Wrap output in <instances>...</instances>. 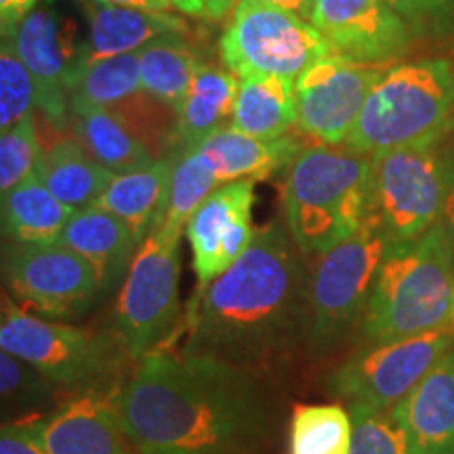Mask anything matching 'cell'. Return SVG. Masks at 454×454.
<instances>
[{
    "label": "cell",
    "instance_id": "1",
    "mask_svg": "<svg viewBox=\"0 0 454 454\" xmlns=\"http://www.w3.org/2000/svg\"><path fill=\"white\" fill-rule=\"evenodd\" d=\"M137 454H247L265 412L244 366L190 351H156L114 394Z\"/></svg>",
    "mask_w": 454,
    "mask_h": 454
},
{
    "label": "cell",
    "instance_id": "2",
    "mask_svg": "<svg viewBox=\"0 0 454 454\" xmlns=\"http://www.w3.org/2000/svg\"><path fill=\"white\" fill-rule=\"evenodd\" d=\"M308 286L297 244L271 221L219 278L198 288L187 305L181 351L211 356L247 368L284 343L299 325Z\"/></svg>",
    "mask_w": 454,
    "mask_h": 454
},
{
    "label": "cell",
    "instance_id": "3",
    "mask_svg": "<svg viewBox=\"0 0 454 454\" xmlns=\"http://www.w3.org/2000/svg\"><path fill=\"white\" fill-rule=\"evenodd\" d=\"M454 316V251L444 225L389 248L371 299L362 334L371 345L417 337L450 325Z\"/></svg>",
    "mask_w": 454,
    "mask_h": 454
},
{
    "label": "cell",
    "instance_id": "4",
    "mask_svg": "<svg viewBox=\"0 0 454 454\" xmlns=\"http://www.w3.org/2000/svg\"><path fill=\"white\" fill-rule=\"evenodd\" d=\"M371 156L345 144H311L286 167V230L305 254H322L354 234L366 217Z\"/></svg>",
    "mask_w": 454,
    "mask_h": 454
},
{
    "label": "cell",
    "instance_id": "5",
    "mask_svg": "<svg viewBox=\"0 0 454 454\" xmlns=\"http://www.w3.org/2000/svg\"><path fill=\"white\" fill-rule=\"evenodd\" d=\"M454 114V70L444 59L391 67L374 84L345 145L360 154L434 145Z\"/></svg>",
    "mask_w": 454,
    "mask_h": 454
},
{
    "label": "cell",
    "instance_id": "6",
    "mask_svg": "<svg viewBox=\"0 0 454 454\" xmlns=\"http://www.w3.org/2000/svg\"><path fill=\"white\" fill-rule=\"evenodd\" d=\"M0 348L70 394H114L130 356L118 333H98L11 303L0 314Z\"/></svg>",
    "mask_w": 454,
    "mask_h": 454
},
{
    "label": "cell",
    "instance_id": "7",
    "mask_svg": "<svg viewBox=\"0 0 454 454\" xmlns=\"http://www.w3.org/2000/svg\"><path fill=\"white\" fill-rule=\"evenodd\" d=\"M184 231L156 225L139 244L116 301V333L130 360L167 348L179 328V244Z\"/></svg>",
    "mask_w": 454,
    "mask_h": 454
},
{
    "label": "cell",
    "instance_id": "8",
    "mask_svg": "<svg viewBox=\"0 0 454 454\" xmlns=\"http://www.w3.org/2000/svg\"><path fill=\"white\" fill-rule=\"evenodd\" d=\"M391 247L387 231L366 215L354 234L317 254L308 282V326L316 345L337 343L364 317L374 280Z\"/></svg>",
    "mask_w": 454,
    "mask_h": 454
},
{
    "label": "cell",
    "instance_id": "9",
    "mask_svg": "<svg viewBox=\"0 0 454 454\" xmlns=\"http://www.w3.org/2000/svg\"><path fill=\"white\" fill-rule=\"evenodd\" d=\"M219 53L225 70L238 78L261 74L297 81L333 49L309 20L293 11L238 0Z\"/></svg>",
    "mask_w": 454,
    "mask_h": 454
},
{
    "label": "cell",
    "instance_id": "10",
    "mask_svg": "<svg viewBox=\"0 0 454 454\" xmlns=\"http://www.w3.org/2000/svg\"><path fill=\"white\" fill-rule=\"evenodd\" d=\"M446 192V162L434 145H408L371 156L368 204L391 242L423 236L440 221Z\"/></svg>",
    "mask_w": 454,
    "mask_h": 454
},
{
    "label": "cell",
    "instance_id": "11",
    "mask_svg": "<svg viewBox=\"0 0 454 454\" xmlns=\"http://www.w3.org/2000/svg\"><path fill=\"white\" fill-rule=\"evenodd\" d=\"M452 340L450 322L417 337L377 343L340 364L331 387L348 402L349 414L391 411L450 349Z\"/></svg>",
    "mask_w": 454,
    "mask_h": 454
},
{
    "label": "cell",
    "instance_id": "12",
    "mask_svg": "<svg viewBox=\"0 0 454 454\" xmlns=\"http://www.w3.org/2000/svg\"><path fill=\"white\" fill-rule=\"evenodd\" d=\"M0 278L21 309L43 317H76L99 293L98 276L64 244H7Z\"/></svg>",
    "mask_w": 454,
    "mask_h": 454
},
{
    "label": "cell",
    "instance_id": "13",
    "mask_svg": "<svg viewBox=\"0 0 454 454\" xmlns=\"http://www.w3.org/2000/svg\"><path fill=\"white\" fill-rule=\"evenodd\" d=\"M9 43L30 72L36 110L51 127L59 129L70 112V90L87 66V41L78 34L76 21L43 3L17 26Z\"/></svg>",
    "mask_w": 454,
    "mask_h": 454
},
{
    "label": "cell",
    "instance_id": "14",
    "mask_svg": "<svg viewBox=\"0 0 454 454\" xmlns=\"http://www.w3.org/2000/svg\"><path fill=\"white\" fill-rule=\"evenodd\" d=\"M385 72V64H364L337 53L317 59L294 81L301 133L316 144H345Z\"/></svg>",
    "mask_w": 454,
    "mask_h": 454
},
{
    "label": "cell",
    "instance_id": "15",
    "mask_svg": "<svg viewBox=\"0 0 454 454\" xmlns=\"http://www.w3.org/2000/svg\"><path fill=\"white\" fill-rule=\"evenodd\" d=\"M254 181H231L217 187L185 225L198 288L230 270L254 240Z\"/></svg>",
    "mask_w": 454,
    "mask_h": 454
},
{
    "label": "cell",
    "instance_id": "16",
    "mask_svg": "<svg viewBox=\"0 0 454 454\" xmlns=\"http://www.w3.org/2000/svg\"><path fill=\"white\" fill-rule=\"evenodd\" d=\"M309 21L333 53L364 64H387L411 43L406 21L387 0H314Z\"/></svg>",
    "mask_w": 454,
    "mask_h": 454
},
{
    "label": "cell",
    "instance_id": "17",
    "mask_svg": "<svg viewBox=\"0 0 454 454\" xmlns=\"http://www.w3.org/2000/svg\"><path fill=\"white\" fill-rule=\"evenodd\" d=\"M116 394V391H114ZM114 394H78L32 427L49 454H137L118 419Z\"/></svg>",
    "mask_w": 454,
    "mask_h": 454
},
{
    "label": "cell",
    "instance_id": "18",
    "mask_svg": "<svg viewBox=\"0 0 454 454\" xmlns=\"http://www.w3.org/2000/svg\"><path fill=\"white\" fill-rule=\"evenodd\" d=\"M414 454H454V349L391 408Z\"/></svg>",
    "mask_w": 454,
    "mask_h": 454
},
{
    "label": "cell",
    "instance_id": "19",
    "mask_svg": "<svg viewBox=\"0 0 454 454\" xmlns=\"http://www.w3.org/2000/svg\"><path fill=\"white\" fill-rule=\"evenodd\" d=\"M57 242L81 254L93 268L99 291H110L121 282L139 248L129 227L98 204L74 211Z\"/></svg>",
    "mask_w": 454,
    "mask_h": 454
},
{
    "label": "cell",
    "instance_id": "20",
    "mask_svg": "<svg viewBox=\"0 0 454 454\" xmlns=\"http://www.w3.org/2000/svg\"><path fill=\"white\" fill-rule=\"evenodd\" d=\"M87 7V66L107 57L135 53L167 34H185L187 24L168 11H145L82 0ZM84 66V67H87Z\"/></svg>",
    "mask_w": 454,
    "mask_h": 454
},
{
    "label": "cell",
    "instance_id": "21",
    "mask_svg": "<svg viewBox=\"0 0 454 454\" xmlns=\"http://www.w3.org/2000/svg\"><path fill=\"white\" fill-rule=\"evenodd\" d=\"M238 76L225 67L198 59L184 106L179 107L173 133V152L196 150L231 122L238 93Z\"/></svg>",
    "mask_w": 454,
    "mask_h": 454
},
{
    "label": "cell",
    "instance_id": "22",
    "mask_svg": "<svg viewBox=\"0 0 454 454\" xmlns=\"http://www.w3.org/2000/svg\"><path fill=\"white\" fill-rule=\"evenodd\" d=\"M177 158L179 152H170L150 167L116 175L98 200V207L116 215L129 227L137 244L144 242L164 217Z\"/></svg>",
    "mask_w": 454,
    "mask_h": 454
},
{
    "label": "cell",
    "instance_id": "23",
    "mask_svg": "<svg viewBox=\"0 0 454 454\" xmlns=\"http://www.w3.org/2000/svg\"><path fill=\"white\" fill-rule=\"evenodd\" d=\"M200 150L211 160L219 185L231 181H263L274 177L294 160L303 150L293 135L278 139H259L238 133L234 129H221L213 137L202 141Z\"/></svg>",
    "mask_w": 454,
    "mask_h": 454
},
{
    "label": "cell",
    "instance_id": "24",
    "mask_svg": "<svg viewBox=\"0 0 454 454\" xmlns=\"http://www.w3.org/2000/svg\"><path fill=\"white\" fill-rule=\"evenodd\" d=\"M38 175L61 204L72 211L93 207L116 175L95 160L76 137L41 144Z\"/></svg>",
    "mask_w": 454,
    "mask_h": 454
},
{
    "label": "cell",
    "instance_id": "25",
    "mask_svg": "<svg viewBox=\"0 0 454 454\" xmlns=\"http://www.w3.org/2000/svg\"><path fill=\"white\" fill-rule=\"evenodd\" d=\"M72 213L51 194L36 170L0 198V238L9 244H53Z\"/></svg>",
    "mask_w": 454,
    "mask_h": 454
},
{
    "label": "cell",
    "instance_id": "26",
    "mask_svg": "<svg viewBox=\"0 0 454 454\" xmlns=\"http://www.w3.org/2000/svg\"><path fill=\"white\" fill-rule=\"evenodd\" d=\"M230 129L259 139H278L297 124L294 81L280 76L238 78Z\"/></svg>",
    "mask_w": 454,
    "mask_h": 454
},
{
    "label": "cell",
    "instance_id": "27",
    "mask_svg": "<svg viewBox=\"0 0 454 454\" xmlns=\"http://www.w3.org/2000/svg\"><path fill=\"white\" fill-rule=\"evenodd\" d=\"M198 64L185 34H167L139 51L141 90L175 114L184 106Z\"/></svg>",
    "mask_w": 454,
    "mask_h": 454
},
{
    "label": "cell",
    "instance_id": "28",
    "mask_svg": "<svg viewBox=\"0 0 454 454\" xmlns=\"http://www.w3.org/2000/svg\"><path fill=\"white\" fill-rule=\"evenodd\" d=\"M74 137L114 175L133 173L158 160L144 141L110 110L74 116Z\"/></svg>",
    "mask_w": 454,
    "mask_h": 454
},
{
    "label": "cell",
    "instance_id": "29",
    "mask_svg": "<svg viewBox=\"0 0 454 454\" xmlns=\"http://www.w3.org/2000/svg\"><path fill=\"white\" fill-rule=\"evenodd\" d=\"M139 90V51H135V53L107 57L84 67L70 90L67 107L72 116L112 110L137 95Z\"/></svg>",
    "mask_w": 454,
    "mask_h": 454
},
{
    "label": "cell",
    "instance_id": "30",
    "mask_svg": "<svg viewBox=\"0 0 454 454\" xmlns=\"http://www.w3.org/2000/svg\"><path fill=\"white\" fill-rule=\"evenodd\" d=\"M59 391L30 364L0 348V421L4 425L44 417Z\"/></svg>",
    "mask_w": 454,
    "mask_h": 454
},
{
    "label": "cell",
    "instance_id": "31",
    "mask_svg": "<svg viewBox=\"0 0 454 454\" xmlns=\"http://www.w3.org/2000/svg\"><path fill=\"white\" fill-rule=\"evenodd\" d=\"M351 414L339 404L297 406L291 419V454H349Z\"/></svg>",
    "mask_w": 454,
    "mask_h": 454
},
{
    "label": "cell",
    "instance_id": "32",
    "mask_svg": "<svg viewBox=\"0 0 454 454\" xmlns=\"http://www.w3.org/2000/svg\"><path fill=\"white\" fill-rule=\"evenodd\" d=\"M217 187L221 185L217 181V175H215L213 164L200 147L179 154L173 168V179H170L167 211H164L160 223L184 231L187 221L196 213V208Z\"/></svg>",
    "mask_w": 454,
    "mask_h": 454
},
{
    "label": "cell",
    "instance_id": "33",
    "mask_svg": "<svg viewBox=\"0 0 454 454\" xmlns=\"http://www.w3.org/2000/svg\"><path fill=\"white\" fill-rule=\"evenodd\" d=\"M36 110L30 72L17 57L9 38H0V135L17 127Z\"/></svg>",
    "mask_w": 454,
    "mask_h": 454
},
{
    "label": "cell",
    "instance_id": "34",
    "mask_svg": "<svg viewBox=\"0 0 454 454\" xmlns=\"http://www.w3.org/2000/svg\"><path fill=\"white\" fill-rule=\"evenodd\" d=\"M41 152L34 114L0 135V198L36 173Z\"/></svg>",
    "mask_w": 454,
    "mask_h": 454
},
{
    "label": "cell",
    "instance_id": "35",
    "mask_svg": "<svg viewBox=\"0 0 454 454\" xmlns=\"http://www.w3.org/2000/svg\"><path fill=\"white\" fill-rule=\"evenodd\" d=\"M351 421L349 454H414L406 431L391 411L351 414Z\"/></svg>",
    "mask_w": 454,
    "mask_h": 454
},
{
    "label": "cell",
    "instance_id": "36",
    "mask_svg": "<svg viewBox=\"0 0 454 454\" xmlns=\"http://www.w3.org/2000/svg\"><path fill=\"white\" fill-rule=\"evenodd\" d=\"M0 454H49L44 450L32 421L0 425Z\"/></svg>",
    "mask_w": 454,
    "mask_h": 454
},
{
    "label": "cell",
    "instance_id": "37",
    "mask_svg": "<svg viewBox=\"0 0 454 454\" xmlns=\"http://www.w3.org/2000/svg\"><path fill=\"white\" fill-rule=\"evenodd\" d=\"M44 0H0V38H9L17 26Z\"/></svg>",
    "mask_w": 454,
    "mask_h": 454
},
{
    "label": "cell",
    "instance_id": "38",
    "mask_svg": "<svg viewBox=\"0 0 454 454\" xmlns=\"http://www.w3.org/2000/svg\"><path fill=\"white\" fill-rule=\"evenodd\" d=\"M440 223L444 225L448 240L452 244L454 251V160L446 162V192H444V204H442Z\"/></svg>",
    "mask_w": 454,
    "mask_h": 454
},
{
    "label": "cell",
    "instance_id": "39",
    "mask_svg": "<svg viewBox=\"0 0 454 454\" xmlns=\"http://www.w3.org/2000/svg\"><path fill=\"white\" fill-rule=\"evenodd\" d=\"M450 0H387V4L400 15H425L444 9Z\"/></svg>",
    "mask_w": 454,
    "mask_h": 454
},
{
    "label": "cell",
    "instance_id": "40",
    "mask_svg": "<svg viewBox=\"0 0 454 454\" xmlns=\"http://www.w3.org/2000/svg\"><path fill=\"white\" fill-rule=\"evenodd\" d=\"M242 3H254V4H271V7H280L286 11H293L303 20H309L311 9H314V0H242Z\"/></svg>",
    "mask_w": 454,
    "mask_h": 454
},
{
    "label": "cell",
    "instance_id": "41",
    "mask_svg": "<svg viewBox=\"0 0 454 454\" xmlns=\"http://www.w3.org/2000/svg\"><path fill=\"white\" fill-rule=\"evenodd\" d=\"M93 3L116 4V7H130V9H145V11L173 9V3H170V0H93Z\"/></svg>",
    "mask_w": 454,
    "mask_h": 454
},
{
    "label": "cell",
    "instance_id": "42",
    "mask_svg": "<svg viewBox=\"0 0 454 454\" xmlns=\"http://www.w3.org/2000/svg\"><path fill=\"white\" fill-rule=\"evenodd\" d=\"M236 3L238 0H202L204 17H208V20H223Z\"/></svg>",
    "mask_w": 454,
    "mask_h": 454
},
{
    "label": "cell",
    "instance_id": "43",
    "mask_svg": "<svg viewBox=\"0 0 454 454\" xmlns=\"http://www.w3.org/2000/svg\"><path fill=\"white\" fill-rule=\"evenodd\" d=\"M177 11H184L187 15H204L202 0H170Z\"/></svg>",
    "mask_w": 454,
    "mask_h": 454
},
{
    "label": "cell",
    "instance_id": "44",
    "mask_svg": "<svg viewBox=\"0 0 454 454\" xmlns=\"http://www.w3.org/2000/svg\"><path fill=\"white\" fill-rule=\"evenodd\" d=\"M9 305H11V301H7V299H4V294H3V293H0V314H3V311H4V309H7V308H9Z\"/></svg>",
    "mask_w": 454,
    "mask_h": 454
}]
</instances>
